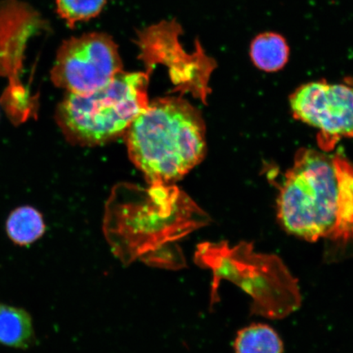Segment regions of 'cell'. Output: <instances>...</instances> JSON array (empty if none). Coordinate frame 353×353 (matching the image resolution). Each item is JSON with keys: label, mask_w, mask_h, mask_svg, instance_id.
I'll list each match as a JSON object with an SVG mask.
<instances>
[{"label": "cell", "mask_w": 353, "mask_h": 353, "mask_svg": "<svg viewBox=\"0 0 353 353\" xmlns=\"http://www.w3.org/2000/svg\"><path fill=\"white\" fill-rule=\"evenodd\" d=\"M8 239L19 247H28L41 240L46 232V225L41 212L25 205L13 210L6 224Z\"/></svg>", "instance_id": "9"}, {"label": "cell", "mask_w": 353, "mask_h": 353, "mask_svg": "<svg viewBox=\"0 0 353 353\" xmlns=\"http://www.w3.org/2000/svg\"><path fill=\"white\" fill-rule=\"evenodd\" d=\"M235 353H283V341L270 325L254 323L238 331Z\"/></svg>", "instance_id": "11"}, {"label": "cell", "mask_w": 353, "mask_h": 353, "mask_svg": "<svg viewBox=\"0 0 353 353\" xmlns=\"http://www.w3.org/2000/svg\"><path fill=\"white\" fill-rule=\"evenodd\" d=\"M282 228L308 242H353V164L341 152L300 150L277 198Z\"/></svg>", "instance_id": "1"}, {"label": "cell", "mask_w": 353, "mask_h": 353, "mask_svg": "<svg viewBox=\"0 0 353 353\" xmlns=\"http://www.w3.org/2000/svg\"><path fill=\"white\" fill-rule=\"evenodd\" d=\"M128 152L152 184L183 178L203 161L205 125L186 100L158 99L149 103L126 132Z\"/></svg>", "instance_id": "3"}, {"label": "cell", "mask_w": 353, "mask_h": 353, "mask_svg": "<svg viewBox=\"0 0 353 353\" xmlns=\"http://www.w3.org/2000/svg\"><path fill=\"white\" fill-rule=\"evenodd\" d=\"M149 266L179 270L186 267L183 250L176 243L165 245L162 248L149 254L141 260Z\"/></svg>", "instance_id": "13"}, {"label": "cell", "mask_w": 353, "mask_h": 353, "mask_svg": "<svg viewBox=\"0 0 353 353\" xmlns=\"http://www.w3.org/2000/svg\"><path fill=\"white\" fill-rule=\"evenodd\" d=\"M194 260L213 272L211 307L219 301L222 280L233 282L252 298L255 315L284 319L301 304L298 281L284 263L274 254L256 252L252 243L243 241L233 247L225 241L201 243Z\"/></svg>", "instance_id": "4"}, {"label": "cell", "mask_w": 353, "mask_h": 353, "mask_svg": "<svg viewBox=\"0 0 353 353\" xmlns=\"http://www.w3.org/2000/svg\"><path fill=\"white\" fill-rule=\"evenodd\" d=\"M250 55L256 68L266 72H276L288 63L290 48L281 34L264 32L251 43Z\"/></svg>", "instance_id": "10"}, {"label": "cell", "mask_w": 353, "mask_h": 353, "mask_svg": "<svg viewBox=\"0 0 353 353\" xmlns=\"http://www.w3.org/2000/svg\"><path fill=\"white\" fill-rule=\"evenodd\" d=\"M37 338L32 315L26 309L0 302V345L26 350Z\"/></svg>", "instance_id": "8"}, {"label": "cell", "mask_w": 353, "mask_h": 353, "mask_svg": "<svg viewBox=\"0 0 353 353\" xmlns=\"http://www.w3.org/2000/svg\"><path fill=\"white\" fill-rule=\"evenodd\" d=\"M109 0H56L57 10L70 28L99 16Z\"/></svg>", "instance_id": "12"}, {"label": "cell", "mask_w": 353, "mask_h": 353, "mask_svg": "<svg viewBox=\"0 0 353 353\" xmlns=\"http://www.w3.org/2000/svg\"><path fill=\"white\" fill-rule=\"evenodd\" d=\"M149 74L121 72L88 94L68 92L57 105L55 120L66 140L92 147L126 134L149 104Z\"/></svg>", "instance_id": "5"}, {"label": "cell", "mask_w": 353, "mask_h": 353, "mask_svg": "<svg viewBox=\"0 0 353 353\" xmlns=\"http://www.w3.org/2000/svg\"><path fill=\"white\" fill-rule=\"evenodd\" d=\"M209 223L184 193L152 184L149 190L116 192L105 209L103 230L114 255L130 265Z\"/></svg>", "instance_id": "2"}, {"label": "cell", "mask_w": 353, "mask_h": 353, "mask_svg": "<svg viewBox=\"0 0 353 353\" xmlns=\"http://www.w3.org/2000/svg\"><path fill=\"white\" fill-rule=\"evenodd\" d=\"M290 103L295 118L319 131L322 151H332L341 139L353 138V87L308 83L291 95Z\"/></svg>", "instance_id": "7"}, {"label": "cell", "mask_w": 353, "mask_h": 353, "mask_svg": "<svg viewBox=\"0 0 353 353\" xmlns=\"http://www.w3.org/2000/svg\"><path fill=\"white\" fill-rule=\"evenodd\" d=\"M121 72L117 44L109 34L94 32L61 44L51 79L55 86L68 92L88 94L107 85Z\"/></svg>", "instance_id": "6"}, {"label": "cell", "mask_w": 353, "mask_h": 353, "mask_svg": "<svg viewBox=\"0 0 353 353\" xmlns=\"http://www.w3.org/2000/svg\"><path fill=\"white\" fill-rule=\"evenodd\" d=\"M351 85H353V79H352V82H351Z\"/></svg>", "instance_id": "14"}]
</instances>
